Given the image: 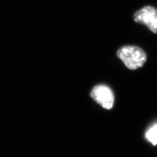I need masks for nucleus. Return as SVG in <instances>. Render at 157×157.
<instances>
[{
    "label": "nucleus",
    "mask_w": 157,
    "mask_h": 157,
    "mask_svg": "<svg viewBox=\"0 0 157 157\" xmlns=\"http://www.w3.org/2000/svg\"><path fill=\"white\" fill-rule=\"evenodd\" d=\"M134 20L137 23L146 25L154 33H157V9L152 6H145L136 11Z\"/></svg>",
    "instance_id": "obj_2"
},
{
    "label": "nucleus",
    "mask_w": 157,
    "mask_h": 157,
    "mask_svg": "<svg viewBox=\"0 0 157 157\" xmlns=\"http://www.w3.org/2000/svg\"><path fill=\"white\" fill-rule=\"evenodd\" d=\"M92 99L106 109H112L114 105L115 96L111 88L105 85H99L94 87L91 94Z\"/></svg>",
    "instance_id": "obj_3"
},
{
    "label": "nucleus",
    "mask_w": 157,
    "mask_h": 157,
    "mask_svg": "<svg viewBox=\"0 0 157 157\" xmlns=\"http://www.w3.org/2000/svg\"><path fill=\"white\" fill-rule=\"evenodd\" d=\"M117 55L127 68L136 70L143 66L147 61V55L142 49L137 46L126 45L117 51Z\"/></svg>",
    "instance_id": "obj_1"
},
{
    "label": "nucleus",
    "mask_w": 157,
    "mask_h": 157,
    "mask_svg": "<svg viewBox=\"0 0 157 157\" xmlns=\"http://www.w3.org/2000/svg\"><path fill=\"white\" fill-rule=\"evenodd\" d=\"M145 137L153 145H157V124L152 126L146 132Z\"/></svg>",
    "instance_id": "obj_4"
}]
</instances>
